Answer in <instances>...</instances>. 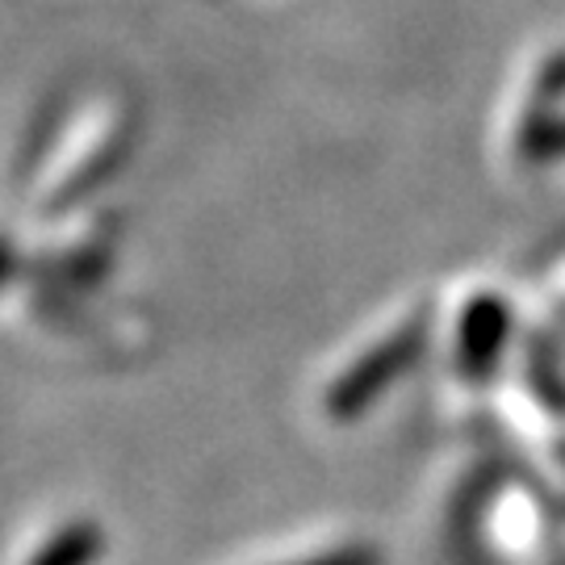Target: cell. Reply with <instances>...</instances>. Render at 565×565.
<instances>
[{
  "label": "cell",
  "mask_w": 565,
  "mask_h": 565,
  "mask_svg": "<svg viewBox=\"0 0 565 565\" xmlns=\"http://www.w3.org/2000/svg\"><path fill=\"white\" fill-rule=\"evenodd\" d=\"M427 327H431V315H427V310H415V315L403 319L382 343H373L369 352H361L335 382L327 385V394H323L327 415L340 419V424L364 415L403 373H411V364L424 356Z\"/></svg>",
  "instance_id": "6da1fadb"
},
{
  "label": "cell",
  "mask_w": 565,
  "mask_h": 565,
  "mask_svg": "<svg viewBox=\"0 0 565 565\" xmlns=\"http://www.w3.org/2000/svg\"><path fill=\"white\" fill-rule=\"evenodd\" d=\"M507 331H511V306L494 294H478L465 306L461 331H457V373L469 382H482L503 352Z\"/></svg>",
  "instance_id": "7a4b0ae2"
},
{
  "label": "cell",
  "mask_w": 565,
  "mask_h": 565,
  "mask_svg": "<svg viewBox=\"0 0 565 565\" xmlns=\"http://www.w3.org/2000/svg\"><path fill=\"white\" fill-rule=\"evenodd\" d=\"M105 553V527L93 520L63 524L46 545L30 557V565H93Z\"/></svg>",
  "instance_id": "3957f363"
},
{
  "label": "cell",
  "mask_w": 565,
  "mask_h": 565,
  "mask_svg": "<svg viewBox=\"0 0 565 565\" xmlns=\"http://www.w3.org/2000/svg\"><path fill=\"white\" fill-rule=\"evenodd\" d=\"M524 151L527 156H536V160L562 156L565 151V118L562 121H536V130H527Z\"/></svg>",
  "instance_id": "277c9868"
},
{
  "label": "cell",
  "mask_w": 565,
  "mask_h": 565,
  "mask_svg": "<svg viewBox=\"0 0 565 565\" xmlns=\"http://www.w3.org/2000/svg\"><path fill=\"white\" fill-rule=\"evenodd\" d=\"M294 565H382V553L373 545H340V548H327V553H315L306 562Z\"/></svg>",
  "instance_id": "5b68a950"
},
{
  "label": "cell",
  "mask_w": 565,
  "mask_h": 565,
  "mask_svg": "<svg viewBox=\"0 0 565 565\" xmlns=\"http://www.w3.org/2000/svg\"><path fill=\"white\" fill-rule=\"evenodd\" d=\"M562 565H565V562H562Z\"/></svg>",
  "instance_id": "8992f818"
}]
</instances>
